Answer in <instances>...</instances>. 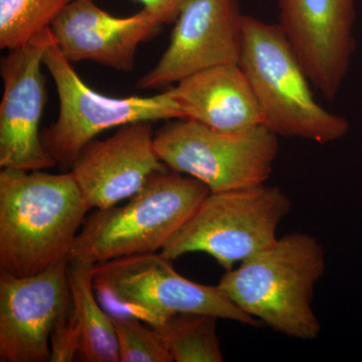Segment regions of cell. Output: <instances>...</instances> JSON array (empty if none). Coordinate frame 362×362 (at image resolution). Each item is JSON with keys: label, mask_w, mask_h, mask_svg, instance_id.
I'll return each instance as SVG.
<instances>
[{"label": "cell", "mask_w": 362, "mask_h": 362, "mask_svg": "<svg viewBox=\"0 0 362 362\" xmlns=\"http://www.w3.org/2000/svg\"><path fill=\"white\" fill-rule=\"evenodd\" d=\"M151 13L162 25L175 23L188 0H132Z\"/></svg>", "instance_id": "44dd1931"}, {"label": "cell", "mask_w": 362, "mask_h": 362, "mask_svg": "<svg viewBox=\"0 0 362 362\" xmlns=\"http://www.w3.org/2000/svg\"><path fill=\"white\" fill-rule=\"evenodd\" d=\"M161 26L145 9L118 18L98 6L95 0H71L49 28L54 44L71 63L89 61L130 71L139 45L156 35Z\"/></svg>", "instance_id": "5bb4252c"}, {"label": "cell", "mask_w": 362, "mask_h": 362, "mask_svg": "<svg viewBox=\"0 0 362 362\" xmlns=\"http://www.w3.org/2000/svg\"><path fill=\"white\" fill-rule=\"evenodd\" d=\"M94 266L71 259L66 268L74 313L80 329L78 356L86 362H120L118 338L112 317L95 299Z\"/></svg>", "instance_id": "2e32d148"}, {"label": "cell", "mask_w": 362, "mask_h": 362, "mask_svg": "<svg viewBox=\"0 0 362 362\" xmlns=\"http://www.w3.org/2000/svg\"><path fill=\"white\" fill-rule=\"evenodd\" d=\"M154 144L170 170L202 181L211 192L265 185L279 150L278 135L263 124L223 132L189 119L162 127Z\"/></svg>", "instance_id": "ba28073f"}, {"label": "cell", "mask_w": 362, "mask_h": 362, "mask_svg": "<svg viewBox=\"0 0 362 362\" xmlns=\"http://www.w3.org/2000/svg\"><path fill=\"white\" fill-rule=\"evenodd\" d=\"M291 209L282 189L265 185L211 192L160 251L170 261L189 252L213 257L226 271L275 244Z\"/></svg>", "instance_id": "5b68a950"}, {"label": "cell", "mask_w": 362, "mask_h": 362, "mask_svg": "<svg viewBox=\"0 0 362 362\" xmlns=\"http://www.w3.org/2000/svg\"><path fill=\"white\" fill-rule=\"evenodd\" d=\"M185 119L223 132L262 125L261 110L240 65L207 69L168 88Z\"/></svg>", "instance_id": "9a60e30c"}, {"label": "cell", "mask_w": 362, "mask_h": 362, "mask_svg": "<svg viewBox=\"0 0 362 362\" xmlns=\"http://www.w3.org/2000/svg\"><path fill=\"white\" fill-rule=\"evenodd\" d=\"M115 326L120 362H173L156 329L134 316L110 314Z\"/></svg>", "instance_id": "d6986e66"}, {"label": "cell", "mask_w": 362, "mask_h": 362, "mask_svg": "<svg viewBox=\"0 0 362 362\" xmlns=\"http://www.w3.org/2000/svg\"><path fill=\"white\" fill-rule=\"evenodd\" d=\"M51 361H73L80 354V329L74 305L61 320L57 323L51 335Z\"/></svg>", "instance_id": "ffe728a7"}, {"label": "cell", "mask_w": 362, "mask_h": 362, "mask_svg": "<svg viewBox=\"0 0 362 362\" xmlns=\"http://www.w3.org/2000/svg\"><path fill=\"white\" fill-rule=\"evenodd\" d=\"M154 136L151 122L141 121L83 149L70 171L89 209L116 206L137 194L150 176L168 170L157 154Z\"/></svg>", "instance_id": "4fadbf2b"}, {"label": "cell", "mask_w": 362, "mask_h": 362, "mask_svg": "<svg viewBox=\"0 0 362 362\" xmlns=\"http://www.w3.org/2000/svg\"><path fill=\"white\" fill-rule=\"evenodd\" d=\"M160 252L135 255L96 264L94 289L122 310L152 327L178 314H206L259 327L218 286L192 282L180 275Z\"/></svg>", "instance_id": "8992f818"}, {"label": "cell", "mask_w": 362, "mask_h": 362, "mask_svg": "<svg viewBox=\"0 0 362 362\" xmlns=\"http://www.w3.org/2000/svg\"><path fill=\"white\" fill-rule=\"evenodd\" d=\"M51 28L28 44L8 51L1 59L4 96L0 104V166L21 170H44L57 166L45 150L40 132L47 101L42 75Z\"/></svg>", "instance_id": "30bf717a"}, {"label": "cell", "mask_w": 362, "mask_h": 362, "mask_svg": "<svg viewBox=\"0 0 362 362\" xmlns=\"http://www.w3.org/2000/svg\"><path fill=\"white\" fill-rule=\"evenodd\" d=\"M280 25L311 85L328 101L349 71L356 40V0H276Z\"/></svg>", "instance_id": "7c38bea8"}, {"label": "cell", "mask_w": 362, "mask_h": 362, "mask_svg": "<svg viewBox=\"0 0 362 362\" xmlns=\"http://www.w3.org/2000/svg\"><path fill=\"white\" fill-rule=\"evenodd\" d=\"M88 211L71 171L2 168L0 272L30 277L68 259Z\"/></svg>", "instance_id": "6da1fadb"}, {"label": "cell", "mask_w": 362, "mask_h": 362, "mask_svg": "<svg viewBox=\"0 0 362 362\" xmlns=\"http://www.w3.org/2000/svg\"><path fill=\"white\" fill-rule=\"evenodd\" d=\"M68 259L30 277L0 272V361H51V335L73 308Z\"/></svg>", "instance_id": "8fae6325"}, {"label": "cell", "mask_w": 362, "mask_h": 362, "mask_svg": "<svg viewBox=\"0 0 362 362\" xmlns=\"http://www.w3.org/2000/svg\"><path fill=\"white\" fill-rule=\"evenodd\" d=\"M240 66L258 101L263 125L276 135L327 144L349 132L346 119L317 103L310 78L279 23L245 14Z\"/></svg>", "instance_id": "3957f363"}, {"label": "cell", "mask_w": 362, "mask_h": 362, "mask_svg": "<svg viewBox=\"0 0 362 362\" xmlns=\"http://www.w3.org/2000/svg\"><path fill=\"white\" fill-rule=\"evenodd\" d=\"M218 318L206 314H178L153 327L175 362L223 361L216 333Z\"/></svg>", "instance_id": "e0dca14e"}, {"label": "cell", "mask_w": 362, "mask_h": 362, "mask_svg": "<svg viewBox=\"0 0 362 362\" xmlns=\"http://www.w3.org/2000/svg\"><path fill=\"white\" fill-rule=\"evenodd\" d=\"M71 64L52 39L44 66L57 87L59 114L42 133V141L63 170H71L83 149L104 131L141 121L185 119L166 90L151 97L106 96L86 84Z\"/></svg>", "instance_id": "52a82bcc"}, {"label": "cell", "mask_w": 362, "mask_h": 362, "mask_svg": "<svg viewBox=\"0 0 362 362\" xmlns=\"http://www.w3.org/2000/svg\"><path fill=\"white\" fill-rule=\"evenodd\" d=\"M244 16L239 0H188L168 49L137 87L161 89L207 69L240 65Z\"/></svg>", "instance_id": "9c48e42d"}, {"label": "cell", "mask_w": 362, "mask_h": 362, "mask_svg": "<svg viewBox=\"0 0 362 362\" xmlns=\"http://www.w3.org/2000/svg\"><path fill=\"white\" fill-rule=\"evenodd\" d=\"M209 194L190 176L170 169L154 173L125 206L96 209L85 218L68 261L96 265L161 251Z\"/></svg>", "instance_id": "277c9868"}, {"label": "cell", "mask_w": 362, "mask_h": 362, "mask_svg": "<svg viewBox=\"0 0 362 362\" xmlns=\"http://www.w3.org/2000/svg\"><path fill=\"white\" fill-rule=\"evenodd\" d=\"M71 0H0V49H18L51 28Z\"/></svg>", "instance_id": "ac0fdd59"}, {"label": "cell", "mask_w": 362, "mask_h": 362, "mask_svg": "<svg viewBox=\"0 0 362 362\" xmlns=\"http://www.w3.org/2000/svg\"><path fill=\"white\" fill-rule=\"evenodd\" d=\"M325 265L323 247L315 238L290 233L235 270L226 271L218 287L240 310L281 334L315 339L320 323L312 300Z\"/></svg>", "instance_id": "7a4b0ae2"}]
</instances>
